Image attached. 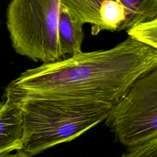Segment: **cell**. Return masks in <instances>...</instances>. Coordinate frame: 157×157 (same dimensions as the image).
Masks as SVG:
<instances>
[{
    "label": "cell",
    "instance_id": "obj_1",
    "mask_svg": "<svg viewBox=\"0 0 157 157\" xmlns=\"http://www.w3.org/2000/svg\"><path fill=\"white\" fill-rule=\"evenodd\" d=\"M157 69V49L131 37L107 50L80 52L21 73L6 99L76 100L113 105L142 76Z\"/></svg>",
    "mask_w": 157,
    "mask_h": 157
},
{
    "label": "cell",
    "instance_id": "obj_2",
    "mask_svg": "<svg viewBox=\"0 0 157 157\" xmlns=\"http://www.w3.org/2000/svg\"><path fill=\"white\" fill-rule=\"evenodd\" d=\"M12 102L21 109L22 150L31 157L79 137L104 121L112 107L102 103L71 99Z\"/></svg>",
    "mask_w": 157,
    "mask_h": 157
},
{
    "label": "cell",
    "instance_id": "obj_3",
    "mask_svg": "<svg viewBox=\"0 0 157 157\" xmlns=\"http://www.w3.org/2000/svg\"><path fill=\"white\" fill-rule=\"evenodd\" d=\"M60 7V0L10 2L6 26L18 54L43 64L63 59L58 31Z\"/></svg>",
    "mask_w": 157,
    "mask_h": 157
},
{
    "label": "cell",
    "instance_id": "obj_4",
    "mask_svg": "<svg viewBox=\"0 0 157 157\" xmlns=\"http://www.w3.org/2000/svg\"><path fill=\"white\" fill-rule=\"evenodd\" d=\"M104 121L128 148L157 138V69L137 79Z\"/></svg>",
    "mask_w": 157,
    "mask_h": 157
},
{
    "label": "cell",
    "instance_id": "obj_5",
    "mask_svg": "<svg viewBox=\"0 0 157 157\" xmlns=\"http://www.w3.org/2000/svg\"><path fill=\"white\" fill-rule=\"evenodd\" d=\"M23 131L20 106L6 99L0 111V155L22 150Z\"/></svg>",
    "mask_w": 157,
    "mask_h": 157
},
{
    "label": "cell",
    "instance_id": "obj_6",
    "mask_svg": "<svg viewBox=\"0 0 157 157\" xmlns=\"http://www.w3.org/2000/svg\"><path fill=\"white\" fill-rule=\"evenodd\" d=\"M102 2L101 0L60 1L72 19L83 26L85 23L91 25L93 35L104 30L101 16Z\"/></svg>",
    "mask_w": 157,
    "mask_h": 157
},
{
    "label": "cell",
    "instance_id": "obj_7",
    "mask_svg": "<svg viewBox=\"0 0 157 157\" xmlns=\"http://www.w3.org/2000/svg\"><path fill=\"white\" fill-rule=\"evenodd\" d=\"M58 31L64 57H71L82 52L81 47L84 38L83 25L72 19L61 4L58 17Z\"/></svg>",
    "mask_w": 157,
    "mask_h": 157
},
{
    "label": "cell",
    "instance_id": "obj_8",
    "mask_svg": "<svg viewBox=\"0 0 157 157\" xmlns=\"http://www.w3.org/2000/svg\"><path fill=\"white\" fill-rule=\"evenodd\" d=\"M124 19L118 31L128 30L141 23L157 18V0H120Z\"/></svg>",
    "mask_w": 157,
    "mask_h": 157
},
{
    "label": "cell",
    "instance_id": "obj_9",
    "mask_svg": "<svg viewBox=\"0 0 157 157\" xmlns=\"http://www.w3.org/2000/svg\"><path fill=\"white\" fill-rule=\"evenodd\" d=\"M101 16L104 30L118 31L124 19V10L120 0H103Z\"/></svg>",
    "mask_w": 157,
    "mask_h": 157
},
{
    "label": "cell",
    "instance_id": "obj_10",
    "mask_svg": "<svg viewBox=\"0 0 157 157\" xmlns=\"http://www.w3.org/2000/svg\"><path fill=\"white\" fill-rule=\"evenodd\" d=\"M129 37L157 49V18L139 23L127 30Z\"/></svg>",
    "mask_w": 157,
    "mask_h": 157
},
{
    "label": "cell",
    "instance_id": "obj_11",
    "mask_svg": "<svg viewBox=\"0 0 157 157\" xmlns=\"http://www.w3.org/2000/svg\"><path fill=\"white\" fill-rule=\"evenodd\" d=\"M121 157H157V138L128 148Z\"/></svg>",
    "mask_w": 157,
    "mask_h": 157
},
{
    "label": "cell",
    "instance_id": "obj_12",
    "mask_svg": "<svg viewBox=\"0 0 157 157\" xmlns=\"http://www.w3.org/2000/svg\"><path fill=\"white\" fill-rule=\"evenodd\" d=\"M0 157H31L22 150H17L14 153H5L0 155Z\"/></svg>",
    "mask_w": 157,
    "mask_h": 157
},
{
    "label": "cell",
    "instance_id": "obj_13",
    "mask_svg": "<svg viewBox=\"0 0 157 157\" xmlns=\"http://www.w3.org/2000/svg\"><path fill=\"white\" fill-rule=\"evenodd\" d=\"M3 106H4V102H0V111H1V110L2 109Z\"/></svg>",
    "mask_w": 157,
    "mask_h": 157
}]
</instances>
